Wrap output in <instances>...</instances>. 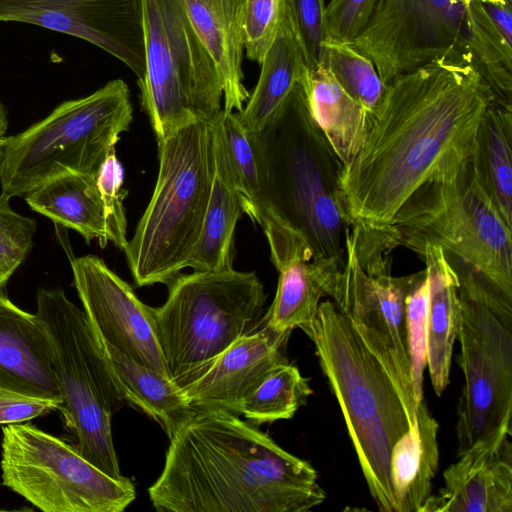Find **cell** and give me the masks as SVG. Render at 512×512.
Instances as JSON below:
<instances>
[{
	"mask_svg": "<svg viewBox=\"0 0 512 512\" xmlns=\"http://www.w3.org/2000/svg\"><path fill=\"white\" fill-rule=\"evenodd\" d=\"M494 99L477 67L460 60L435 61L387 84L359 152L342 169L350 225L387 229L419 186L468 162Z\"/></svg>",
	"mask_w": 512,
	"mask_h": 512,
	"instance_id": "obj_1",
	"label": "cell"
},
{
	"mask_svg": "<svg viewBox=\"0 0 512 512\" xmlns=\"http://www.w3.org/2000/svg\"><path fill=\"white\" fill-rule=\"evenodd\" d=\"M148 488L161 512H305L326 498L313 466L237 414L193 409Z\"/></svg>",
	"mask_w": 512,
	"mask_h": 512,
	"instance_id": "obj_2",
	"label": "cell"
},
{
	"mask_svg": "<svg viewBox=\"0 0 512 512\" xmlns=\"http://www.w3.org/2000/svg\"><path fill=\"white\" fill-rule=\"evenodd\" d=\"M248 137L280 226L304 240L314 260L342 268L351 227L341 191L343 164L311 118L300 82L269 123Z\"/></svg>",
	"mask_w": 512,
	"mask_h": 512,
	"instance_id": "obj_3",
	"label": "cell"
},
{
	"mask_svg": "<svg viewBox=\"0 0 512 512\" xmlns=\"http://www.w3.org/2000/svg\"><path fill=\"white\" fill-rule=\"evenodd\" d=\"M301 329L315 346L376 506L397 512L390 453L414 424L416 407L333 301L321 302L314 319Z\"/></svg>",
	"mask_w": 512,
	"mask_h": 512,
	"instance_id": "obj_4",
	"label": "cell"
},
{
	"mask_svg": "<svg viewBox=\"0 0 512 512\" xmlns=\"http://www.w3.org/2000/svg\"><path fill=\"white\" fill-rule=\"evenodd\" d=\"M157 144L156 185L123 250L138 287L168 284L189 267L214 176L211 123H190Z\"/></svg>",
	"mask_w": 512,
	"mask_h": 512,
	"instance_id": "obj_5",
	"label": "cell"
},
{
	"mask_svg": "<svg viewBox=\"0 0 512 512\" xmlns=\"http://www.w3.org/2000/svg\"><path fill=\"white\" fill-rule=\"evenodd\" d=\"M381 232L394 248L440 245L512 303V227L477 182L470 159L419 186Z\"/></svg>",
	"mask_w": 512,
	"mask_h": 512,
	"instance_id": "obj_6",
	"label": "cell"
},
{
	"mask_svg": "<svg viewBox=\"0 0 512 512\" xmlns=\"http://www.w3.org/2000/svg\"><path fill=\"white\" fill-rule=\"evenodd\" d=\"M152 307L156 338L170 379L182 390L238 339L263 324L266 294L254 272L193 270L168 284Z\"/></svg>",
	"mask_w": 512,
	"mask_h": 512,
	"instance_id": "obj_7",
	"label": "cell"
},
{
	"mask_svg": "<svg viewBox=\"0 0 512 512\" xmlns=\"http://www.w3.org/2000/svg\"><path fill=\"white\" fill-rule=\"evenodd\" d=\"M132 120L130 91L121 79L111 80L85 97L61 103L25 131L3 138L2 192L9 197H24L62 175L97 177Z\"/></svg>",
	"mask_w": 512,
	"mask_h": 512,
	"instance_id": "obj_8",
	"label": "cell"
},
{
	"mask_svg": "<svg viewBox=\"0 0 512 512\" xmlns=\"http://www.w3.org/2000/svg\"><path fill=\"white\" fill-rule=\"evenodd\" d=\"M37 316L51 345V364L61 396L59 411L73 447L114 479H122L111 419L126 403L84 311L61 289L37 292Z\"/></svg>",
	"mask_w": 512,
	"mask_h": 512,
	"instance_id": "obj_9",
	"label": "cell"
},
{
	"mask_svg": "<svg viewBox=\"0 0 512 512\" xmlns=\"http://www.w3.org/2000/svg\"><path fill=\"white\" fill-rule=\"evenodd\" d=\"M145 74L141 106L156 140L223 114L222 81L183 0H142Z\"/></svg>",
	"mask_w": 512,
	"mask_h": 512,
	"instance_id": "obj_10",
	"label": "cell"
},
{
	"mask_svg": "<svg viewBox=\"0 0 512 512\" xmlns=\"http://www.w3.org/2000/svg\"><path fill=\"white\" fill-rule=\"evenodd\" d=\"M2 484L44 512H122L133 482L114 479L72 446L29 424L3 427Z\"/></svg>",
	"mask_w": 512,
	"mask_h": 512,
	"instance_id": "obj_11",
	"label": "cell"
},
{
	"mask_svg": "<svg viewBox=\"0 0 512 512\" xmlns=\"http://www.w3.org/2000/svg\"><path fill=\"white\" fill-rule=\"evenodd\" d=\"M459 299L464 385L457 406V456L478 441L511 431L512 416V327L482 302Z\"/></svg>",
	"mask_w": 512,
	"mask_h": 512,
	"instance_id": "obj_12",
	"label": "cell"
},
{
	"mask_svg": "<svg viewBox=\"0 0 512 512\" xmlns=\"http://www.w3.org/2000/svg\"><path fill=\"white\" fill-rule=\"evenodd\" d=\"M351 44L372 60L386 85L435 61L471 62L466 0H381Z\"/></svg>",
	"mask_w": 512,
	"mask_h": 512,
	"instance_id": "obj_13",
	"label": "cell"
},
{
	"mask_svg": "<svg viewBox=\"0 0 512 512\" xmlns=\"http://www.w3.org/2000/svg\"><path fill=\"white\" fill-rule=\"evenodd\" d=\"M0 22L80 38L119 59L138 80L144 77L142 0H0Z\"/></svg>",
	"mask_w": 512,
	"mask_h": 512,
	"instance_id": "obj_14",
	"label": "cell"
},
{
	"mask_svg": "<svg viewBox=\"0 0 512 512\" xmlns=\"http://www.w3.org/2000/svg\"><path fill=\"white\" fill-rule=\"evenodd\" d=\"M71 268L83 311L99 338L126 357L169 377L154 330L152 307L98 256L73 258Z\"/></svg>",
	"mask_w": 512,
	"mask_h": 512,
	"instance_id": "obj_15",
	"label": "cell"
},
{
	"mask_svg": "<svg viewBox=\"0 0 512 512\" xmlns=\"http://www.w3.org/2000/svg\"><path fill=\"white\" fill-rule=\"evenodd\" d=\"M511 431L476 442L443 473L420 512H512Z\"/></svg>",
	"mask_w": 512,
	"mask_h": 512,
	"instance_id": "obj_16",
	"label": "cell"
},
{
	"mask_svg": "<svg viewBox=\"0 0 512 512\" xmlns=\"http://www.w3.org/2000/svg\"><path fill=\"white\" fill-rule=\"evenodd\" d=\"M291 332L277 333L263 323L223 351L184 395L193 409H221L239 415L244 399L277 366L287 363Z\"/></svg>",
	"mask_w": 512,
	"mask_h": 512,
	"instance_id": "obj_17",
	"label": "cell"
},
{
	"mask_svg": "<svg viewBox=\"0 0 512 512\" xmlns=\"http://www.w3.org/2000/svg\"><path fill=\"white\" fill-rule=\"evenodd\" d=\"M0 387L61 403L43 323L5 293L0 294Z\"/></svg>",
	"mask_w": 512,
	"mask_h": 512,
	"instance_id": "obj_18",
	"label": "cell"
},
{
	"mask_svg": "<svg viewBox=\"0 0 512 512\" xmlns=\"http://www.w3.org/2000/svg\"><path fill=\"white\" fill-rule=\"evenodd\" d=\"M188 16L218 69L223 112H240L249 98L243 80L246 0H183Z\"/></svg>",
	"mask_w": 512,
	"mask_h": 512,
	"instance_id": "obj_19",
	"label": "cell"
},
{
	"mask_svg": "<svg viewBox=\"0 0 512 512\" xmlns=\"http://www.w3.org/2000/svg\"><path fill=\"white\" fill-rule=\"evenodd\" d=\"M415 252L424 260L428 279L427 366L435 394L441 396L450 382L453 345L461 320L459 282L440 245L426 243Z\"/></svg>",
	"mask_w": 512,
	"mask_h": 512,
	"instance_id": "obj_20",
	"label": "cell"
},
{
	"mask_svg": "<svg viewBox=\"0 0 512 512\" xmlns=\"http://www.w3.org/2000/svg\"><path fill=\"white\" fill-rule=\"evenodd\" d=\"M219 125L243 212L262 227L269 244L271 261L277 265L304 241L284 231L275 218L265 194L252 142L236 113L223 112Z\"/></svg>",
	"mask_w": 512,
	"mask_h": 512,
	"instance_id": "obj_21",
	"label": "cell"
},
{
	"mask_svg": "<svg viewBox=\"0 0 512 512\" xmlns=\"http://www.w3.org/2000/svg\"><path fill=\"white\" fill-rule=\"evenodd\" d=\"M260 64L257 85L243 109L236 113L248 136L259 133L269 123L308 68L287 7L276 37Z\"/></svg>",
	"mask_w": 512,
	"mask_h": 512,
	"instance_id": "obj_22",
	"label": "cell"
},
{
	"mask_svg": "<svg viewBox=\"0 0 512 512\" xmlns=\"http://www.w3.org/2000/svg\"><path fill=\"white\" fill-rule=\"evenodd\" d=\"M276 269L277 291L263 323L274 332L286 333L314 319L321 298L331 296L341 267L333 261L314 260L310 252H299Z\"/></svg>",
	"mask_w": 512,
	"mask_h": 512,
	"instance_id": "obj_23",
	"label": "cell"
},
{
	"mask_svg": "<svg viewBox=\"0 0 512 512\" xmlns=\"http://www.w3.org/2000/svg\"><path fill=\"white\" fill-rule=\"evenodd\" d=\"M309 114L343 166L359 152L368 127V112L319 63L300 81Z\"/></svg>",
	"mask_w": 512,
	"mask_h": 512,
	"instance_id": "obj_24",
	"label": "cell"
},
{
	"mask_svg": "<svg viewBox=\"0 0 512 512\" xmlns=\"http://www.w3.org/2000/svg\"><path fill=\"white\" fill-rule=\"evenodd\" d=\"M467 50L495 98L512 104V0H466Z\"/></svg>",
	"mask_w": 512,
	"mask_h": 512,
	"instance_id": "obj_25",
	"label": "cell"
},
{
	"mask_svg": "<svg viewBox=\"0 0 512 512\" xmlns=\"http://www.w3.org/2000/svg\"><path fill=\"white\" fill-rule=\"evenodd\" d=\"M439 424L424 397L418 403L415 422L393 445L390 477L397 512H420L431 495L439 465Z\"/></svg>",
	"mask_w": 512,
	"mask_h": 512,
	"instance_id": "obj_26",
	"label": "cell"
},
{
	"mask_svg": "<svg viewBox=\"0 0 512 512\" xmlns=\"http://www.w3.org/2000/svg\"><path fill=\"white\" fill-rule=\"evenodd\" d=\"M219 119L211 123L214 176L210 200L200 239L189 263V268L198 271L233 267L234 232L243 213L230 173Z\"/></svg>",
	"mask_w": 512,
	"mask_h": 512,
	"instance_id": "obj_27",
	"label": "cell"
},
{
	"mask_svg": "<svg viewBox=\"0 0 512 512\" xmlns=\"http://www.w3.org/2000/svg\"><path fill=\"white\" fill-rule=\"evenodd\" d=\"M29 207L55 224L78 232L87 243L109 242L103 202L96 177L66 174L53 178L27 193Z\"/></svg>",
	"mask_w": 512,
	"mask_h": 512,
	"instance_id": "obj_28",
	"label": "cell"
},
{
	"mask_svg": "<svg viewBox=\"0 0 512 512\" xmlns=\"http://www.w3.org/2000/svg\"><path fill=\"white\" fill-rule=\"evenodd\" d=\"M97 338L125 401L153 418L170 438L193 411L183 390L168 376L126 357L98 335Z\"/></svg>",
	"mask_w": 512,
	"mask_h": 512,
	"instance_id": "obj_29",
	"label": "cell"
},
{
	"mask_svg": "<svg viewBox=\"0 0 512 512\" xmlns=\"http://www.w3.org/2000/svg\"><path fill=\"white\" fill-rule=\"evenodd\" d=\"M473 174L512 227V104L496 98L485 110L470 157Z\"/></svg>",
	"mask_w": 512,
	"mask_h": 512,
	"instance_id": "obj_30",
	"label": "cell"
},
{
	"mask_svg": "<svg viewBox=\"0 0 512 512\" xmlns=\"http://www.w3.org/2000/svg\"><path fill=\"white\" fill-rule=\"evenodd\" d=\"M313 393L308 379L287 363L277 365L244 399L239 414L256 424L290 419Z\"/></svg>",
	"mask_w": 512,
	"mask_h": 512,
	"instance_id": "obj_31",
	"label": "cell"
},
{
	"mask_svg": "<svg viewBox=\"0 0 512 512\" xmlns=\"http://www.w3.org/2000/svg\"><path fill=\"white\" fill-rule=\"evenodd\" d=\"M322 60L340 85L370 115L379 104L387 85L371 59L351 43L324 41Z\"/></svg>",
	"mask_w": 512,
	"mask_h": 512,
	"instance_id": "obj_32",
	"label": "cell"
},
{
	"mask_svg": "<svg viewBox=\"0 0 512 512\" xmlns=\"http://www.w3.org/2000/svg\"><path fill=\"white\" fill-rule=\"evenodd\" d=\"M428 279L424 270L414 273L406 296L407 339L416 407L423 396V372L427 366L426 316Z\"/></svg>",
	"mask_w": 512,
	"mask_h": 512,
	"instance_id": "obj_33",
	"label": "cell"
},
{
	"mask_svg": "<svg viewBox=\"0 0 512 512\" xmlns=\"http://www.w3.org/2000/svg\"><path fill=\"white\" fill-rule=\"evenodd\" d=\"M124 169L114 149L109 153L96 177V184L104 206L108 239L124 250L127 239V219L123 200L127 190L123 188Z\"/></svg>",
	"mask_w": 512,
	"mask_h": 512,
	"instance_id": "obj_34",
	"label": "cell"
},
{
	"mask_svg": "<svg viewBox=\"0 0 512 512\" xmlns=\"http://www.w3.org/2000/svg\"><path fill=\"white\" fill-rule=\"evenodd\" d=\"M286 0H246L244 50L261 63L272 45L286 11Z\"/></svg>",
	"mask_w": 512,
	"mask_h": 512,
	"instance_id": "obj_35",
	"label": "cell"
},
{
	"mask_svg": "<svg viewBox=\"0 0 512 512\" xmlns=\"http://www.w3.org/2000/svg\"><path fill=\"white\" fill-rule=\"evenodd\" d=\"M381 0H330L324 10V41L352 43Z\"/></svg>",
	"mask_w": 512,
	"mask_h": 512,
	"instance_id": "obj_36",
	"label": "cell"
},
{
	"mask_svg": "<svg viewBox=\"0 0 512 512\" xmlns=\"http://www.w3.org/2000/svg\"><path fill=\"white\" fill-rule=\"evenodd\" d=\"M286 3L308 67H315L322 60L325 1L286 0Z\"/></svg>",
	"mask_w": 512,
	"mask_h": 512,
	"instance_id": "obj_37",
	"label": "cell"
},
{
	"mask_svg": "<svg viewBox=\"0 0 512 512\" xmlns=\"http://www.w3.org/2000/svg\"><path fill=\"white\" fill-rule=\"evenodd\" d=\"M10 198L1 192L0 254L21 264L32 249L36 222L14 211Z\"/></svg>",
	"mask_w": 512,
	"mask_h": 512,
	"instance_id": "obj_38",
	"label": "cell"
},
{
	"mask_svg": "<svg viewBox=\"0 0 512 512\" xmlns=\"http://www.w3.org/2000/svg\"><path fill=\"white\" fill-rule=\"evenodd\" d=\"M60 402L27 396L0 387V424H16L58 410Z\"/></svg>",
	"mask_w": 512,
	"mask_h": 512,
	"instance_id": "obj_39",
	"label": "cell"
},
{
	"mask_svg": "<svg viewBox=\"0 0 512 512\" xmlns=\"http://www.w3.org/2000/svg\"><path fill=\"white\" fill-rule=\"evenodd\" d=\"M19 265L20 263L0 254V294L5 293V287Z\"/></svg>",
	"mask_w": 512,
	"mask_h": 512,
	"instance_id": "obj_40",
	"label": "cell"
},
{
	"mask_svg": "<svg viewBox=\"0 0 512 512\" xmlns=\"http://www.w3.org/2000/svg\"><path fill=\"white\" fill-rule=\"evenodd\" d=\"M8 129V115L7 110L0 100V139L4 138Z\"/></svg>",
	"mask_w": 512,
	"mask_h": 512,
	"instance_id": "obj_41",
	"label": "cell"
},
{
	"mask_svg": "<svg viewBox=\"0 0 512 512\" xmlns=\"http://www.w3.org/2000/svg\"><path fill=\"white\" fill-rule=\"evenodd\" d=\"M3 153H4V140H3V138H1L0 139V166H1L2 158H3Z\"/></svg>",
	"mask_w": 512,
	"mask_h": 512,
	"instance_id": "obj_42",
	"label": "cell"
},
{
	"mask_svg": "<svg viewBox=\"0 0 512 512\" xmlns=\"http://www.w3.org/2000/svg\"><path fill=\"white\" fill-rule=\"evenodd\" d=\"M499 1H501V0H499Z\"/></svg>",
	"mask_w": 512,
	"mask_h": 512,
	"instance_id": "obj_43",
	"label": "cell"
}]
</instances>
